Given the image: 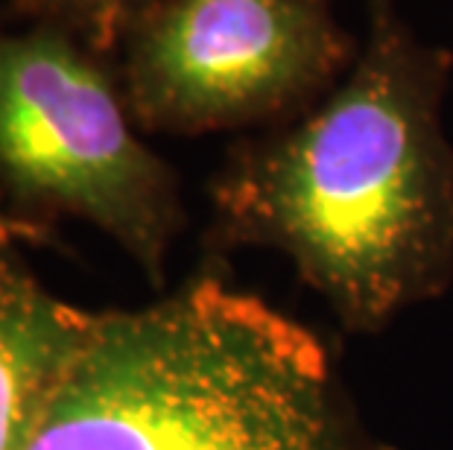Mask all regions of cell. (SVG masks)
<instances>
[{
	"instance_id": "1",
	"label": "cell",
	"mask_w": 453,
	"mask_h": 450,
	"mask_svg": "<svg viewBox=\"0 0 453 450\" xmlns=\"http://www.w3.org/2000/svg\"><path fill=\"white\" fill-rule=\"evenodd\" d=\"M450 56L389 0L349 73L287 126L243 143L214 181L223 234L290 257L354 331H378L453 278Z\"/></svg>"
},
{
	"instance_id": "2",
	"label": "cell",
	"mask_w": 453,
	"mask_h": 450,
	"mask_svg": "<svg viewBox=\"0 0 453 450\" xmlns=\"http://www.w3.org/2000/svg\"><path fill=\"white\" fill-rule=\"evenodd\" d=\"M21 450H357L325 348L257 295L199 278L94 313Z\"/></svg>"
},
{
	"instance_id": "3",
	"label": "cell",
	"mask_w": 453,
	"mask_h": 450,
	"mask_svg": "<svg viewBox=\"0 0 453 450\" xmlns=\"http://www.w3.org/2000/svg\"><path fill=\"white\" fill-rule=\"evenodd\" d=\"M134 126L97 50L50 24L0 27V194L24 214L85 219L161 281L185 208Z\"/></svg>"
},
{
	"instance_id": "4",
	"label": "cell",
	"mask_w": 453,
	"mask_h": 450,
	"mask_svg": "<svg viewBox=\"0 0 453 450\" xmlns=\"http://www.w3.org/2000/svg\"><path fill=\"white\" fill-rule=\"evenodd\" d=\"M354 62L327 0H161L123 38L141 129L219 132L313 105Z\"/></svg>"
},
{
	"instance_id": "5",
	"label": "cell",
	"mask_w": 453,
	"mask_h": 450,
	"mask_svg": "<svg viewBox=\"0 0 453 450\" xmlns=\"http://www.w3.org/2000/svg\"><path fill=\"white\" fill-rule=\"evenodd\" d=\"M94 313L59 299L0 219V450H21Z\"/></svg>"
},
{
	"instance_id": "6",
	"label": "cell",
	"mask_w": 453,
	"mask_h": 450,
	"mask_svg": "<svg viewBox=\"0 0 453 450\" xmlns=\"http://www.w3.org/2000/svg\"><path fill=\"white\" fill-rule=\"evenodd\" d=\"M161 0H12L30 24H50L80 38L100 56L123 44L132 24Z\"/></svg>"
}]
</instances>
